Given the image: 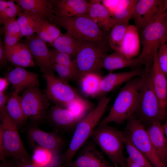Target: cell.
<instances>
[{
	"label": "cell",
	"instance_id": "cell-7",
	"mask_svg": "<svg viewBox=\"0 0 167 167\" xmlns=\"http://www.w3.org/2000/svg\"><path fill=\"white\" fill-rule=\"evenodd\" d=\"M89 138L100 147L113 165H120L126 161L122 132L108 124L98 125Z\"/></svg>",
	"mask_w": 167,
	"mask_h": 167
},
{
	"label": "cell",
	"instance_id": "cell-48",
	"mask_svg": "<svg viewBox=\"0 0 167 167\" xmlns=\"http://www.w3.org/2000/svg\"><path fill=\"white\" fill-rule=\"evenodd\" d=\"M126 161L128 167H140L133 162L128 157L126 158Z\"/></svg>",
	"mask_w": 167,
	"mask_h": 167
},
{
	"label": "cell",
	"instance_id": "cell-28",
	"mask_svg": "<svg viewBox=\"0 0 167 167\" xmlns=\"http://www.w3.org/2000/svg\"><path fill=\"white\" fill-rule=\"evenodd\" d=\"M19 92L14 91L8 101L6 105L7 113L17 125L21 128L28 119L25 114L21 104V97Z\"/></svg>",
	"mask_w": 167,
	"mask_h": 167
},
{
	"label": "cell",
	"instance_id": "cell-12",
	"mask_svg": "<svg viewBox=\"0 0 167 167\" xmlns=\"http://www.w3.org/2000/svg\"><path fill=\"white\" fill-rule=\"evenodd\" d=\"M97 145L91 139H88L79 150L77 158L65 163V167H114L105 158Z\"/></svg>",
	"mask_w": 167,
	"mask_h": 167
},
{
	"label": "cell",
	"instance_id": "cell-47",
	"mask_svg": "<svg viewBox=\"0 0 167 167\" xmlns=\"http://www.w3.org/2000/svg\"><path fill=\"white\" fill-rule=\"evenodd\" d=\"M0 167H17L14 161V162L7 161L6 159L2 161Z\"/></svg>",
	"mask_w": 167,
	"mask_h": 167
},
{
	"label": "cell",
	"instance_id": "cell-39",
	"mask_svg": "<svg viewBox=\"0 0 167 167\" xmlns=\"http://www.w3.org/2000/svg\"><path fill=\"white\" fill-rule=\"evenodd\" d=\"M49 52L52 63L68 67L78 71L75 60H72L70 55L56 49L49 50Z\"/></svg>",
	"mask_w": 167,
	"mask_h": 167
},
{
	"label": "cell",
	"instance_id": "cell-22",
	"mask_svg": "<svg viewBox=\"0 0 167 167\" xmlns=\"http://www.w3.org/2000/svg\"><path fill=\"white\" fill-rule=\"evenodd\" d=\"M156 155L166 166L167 155V139L163 126L159 121L153 122L146 130Z\"/></svg>",
	"mask_w": 167,
	"mask_h": 167
},
{
	"label": "cell",
	"instance_id": "cell-30",
	"mask_svg": "<svg viewBox=\"0 0 167 167\" xmlns=\"http://www.w3.org/2000/svg\"><path fill=\"white\" fill-rule=\"evenodd\" d=\"M35 32L45 42L52 44L62 33L58 27L55 24L39 19L36 23Z\"/></svg>",
	"mask_w": 167,
	"mask_h": 167
},
{
	"label": "cell",
	"instance_id": "cell-38",
	"mask_svg": "<svg viewBox=\"0 0 167 167\" xmlns=\"http://www.w3.org/2000/svg\"><path fill=\"white\" fill-rule=\"evenodd\" d=\"M92 107L90 103L81 97L70 102L65 108L69 110L79 122L92 110H91Z\"/></svg>",
	"mask_w": 167,
	"mask_h": 167
},
{
	"label": "cell",
	"instance_id": "cell-29",
	"mask_svg": "<svg viewBox=\"0 0 167 167\" xmlns=\"http://www.w3.org/2000/svg\"><path fill=\"white\" fill-rule=\"evenodd\" d=\"M81 41L67 32L61 34L49 45L57 51L76 57Z\"/></svg>",
	"mask_w": 167,
	"mask_h": 167
},
{
	"label": "cell",
	"instance_id": "cell-24",
	"mask_svg": "<svg viewBox=\"0 0 167 167\" xmlns=\"http://www.w3.org/2000/svg\"><path fill=\"white\" fill-rule=\"evenodd\" d=\"M32 163L38 167H61L64 162L60 152L36 147L34 148Z\"/></svg>",
	"mask_w": 167,
	"mask_h": 167
},
{
	"label": "cell",
	"instance_id": "cell-8",
	"mask_svg": "<svg viewBox=\"0 0 167 167\" xmlns=\"http://www.w3.org/2000/svg\"><path fill=\"white\" fill-rule=\"evenodd\" d=\"M109 47V43L80 42L75 60L79 73L78 81L88 74L98 73L102 68L103 59Z\"/></svg>",
	"mask_w": 167,
	"mask_h": 167
},
{
	"label": "cell",
	"instance_id": "cell-43",
	"mask_svg": "<svg viewBox=\"0 0 167 167\" xmlns=\"http://www.w3.org/2000/svg\"><path fill=\"white\" fill-rule=\"evenodd\" d=\"M7 60L6 48L4 42L0 39V66L5 67L7 65Z\"/></svg>",
	"mask_w": 167,
	"mask_h": 167
},
{
	"label": "cell",
	"instance_id": "cell-44",
	"mask_svg": "<svg viewBox=\"0 0 167 167\" xmlns=\"http://www.w3.org/2000/svg\"><path fill=\"white\" fill-rule=\"evenodd\" d=\"M10 97L9 96L4 92H0V110H2L6 105Z\"/></svg>",
	"mask_w": 167,
	"mask_h": 167
},
{
	"label": "cell",
	"instance_id": "cell-42",
	"mask_svg": "<svg viewBox=\"0 0 167 167\" xmlns=\"http://www.w3.org/2000/svg\"><path fill=\"white\" fill-rule=\"evenodd\" d=\"M122 0H102V4L109 11L111 16L118 9Z\"/></svg>",
	"mask_w": 167,
	"mask_h": 167
},
{
	"label": "cell",
	"instance_id": "cell-21",
	"mask_svg": "<svg viewBox=\"0 0 167 167\" xmlns=\"http://www.w3.org/2000/svg\"><path fill=\"white\" fill-rule=\"evenodd\" d=\"M157 53L154 55L152 67L153 83L161 109L165 115L167 107V80L159 66Z\"/></svg>",
	"mask_w": 167,
	"mask_h": 167
},
{
	"label": "cell",
	"instance_id": "cell-32",
	"mask_svg": "<svg viewBox=\"0 0 167 167\" xmlns=\"http://www.w3.org/2000/svg\"><path fill=\"white\" fill-rule=\"evenodd\" d=\"M98 73L88 74L79 81L81 90L86 96L95 98L98 93L102 78Z\"/></svg>",
	"mask_w": 167,
	"mask_h": 167
},
{
	"label": "cell",
	"instance_id": "cell-15",
	"mask_svg": "<svg viewBox=\"0 0 167 167\" xmlns=\"http://www.w3.org/2000/svg\"><path fill=\"white\" fill-rule=\"evenodd\" d=\"M24 41L32 53L35 64L43 75H55L49 50L45 42L37 34L29 39H25Z\"/></svg>",
	"mask_w": 167,
	"mask_h": 167
},
{
	"label": "cell",
	"instance_id": "cell-41",
	"mask_svg": "<svg viewBox=\"0 0 167 167\" xmlns=\"http://www.w3.org/2000/svg\"><path fill=\"white\" fill-rule=\"evenodd\" d=\"M157 59L159 66L167 80V45H162L157 53Z\"/></svg>",
	"mask_w": 167,
	"mask_h": 167
},
{
	"label": "cell",
	"instance_id": "cell-5",
	"mask_svg": "<svg viewBox=\"0 0 167 167\" xmlns=\"http://www.w3.org/2000/svg\"><path fill=\"white\" fill-rule=\"evenodd\" d=\"M140 75V99L138 109L139 118L142 123L148 126L154 122H160L165 115L163 113L154 88L152 71V65L144 66Z\"/></svg>",
	"mask_w": 167,
	"mask_h": 167
},
{
	"label": "cell",
	"instance_id": "cell-19",
	"mask_svg": "<svg viewBox=\"0 0 167 167\" xmlns=\"http://www.w3.org/2000/svg\"><path fill=\"white\" fill-rule=\"evenodd\" d=\"M6 78L19 93L25 88L40 85L38 75L22 67H15L8 73Z\"/></svg>",
	"mask_w": 167,
	"mask_h": 167
},
{
	"label": "cell",
	"instance_id": "cell-10",
	"mask_svg": "<svg viewBox=\"0 0 167 167\" xmlns=\"http://www.w3.org/2000/svg\"><path fill=\"white\" fill-rule=\"evenodd\" d=\"M127 132L133 145L148 159L154 167H166L155 152L147 130L141 121L134 116L126 120Z\"/></svg>",
	"mask_w": 167,
	"mask_h": 167
},
{
	"label": "cell",
	"instance_id": "cell-17",
	"mask_svg": "<svg viewBox=\"0 0 167 167\" xmlns=\"http://www.w3.org/2000/svg\"><path fill=\"white\" fill-rule=\"evenodd\" d=\"M143 69L138 67L130 71L109 73L102 76L99 90L95 98L100 99L106 96L122 84L140 75L143 72Z\"/></svg>",
	"mask_w": 167,
	"mask_h": 167
},
{
	"label": "cell",
	"instance_id": "cell-13",
	"mask_svg": "<svg viewBox=\"0 0 167 167\" xmlns=\"http://www.w3.org/2000/svg\"><path fill=\"white\" fill-rule=\"evenodd\" d=\"M163 0H137L133 17L139 31L151 24L163 12Z\"/></svg>",
	"mask_w": 167,
	"mask_h": 167
},
{
	"label": "cell",
	"instance_id": "cell-26",
	"mask_svg": "<svg viewBox=\"0 0 167 167\" xmlns=\"http://www.w3.org/2000/svg\"><path fill=\"white\" fill-rule=\"evenodd\" d=\"M100 1L91 0L88 2L87 15L101 29L109 32L111 17L107 9Z\"/></svg>",
	"mask_w": 167,
	"mask_h": 167
},
{
	"label": "cell",
	"instance_id": "cell-34",
	"mask_svg": "<svg viewBox=\"0 0 167 167\" xmlns=\"http://www.w3.org/2000/svg\"><path fill=\"white\" fill-rule=\"evenodd\" d=\"M18 17L17 22L23 36L27 39L34 36L36 25L40 19L23 11L19 13Z\"/></svg>",
	"mask_w": 167,
	"mask_h": 167
},
{
	"label": "cell",
	"instance_id": "cell-1",
	"mask_svg": "<svg viewBox=\"0 0 167 167\" xmlns=\"http://www.w3.org/2000/svg\"><path fill=\"white\" fill-rule=\"evenodd\" d=\"M140 75L128 81L121 88L108 114L98 125L112 122L121 124L136 113L139 103Z\"/></svg>",
	"mask_w": 167,
	"mask_h": 167
},
{
	"label": "cell",
	"instance_id": "cell-11",
	"mask_svg": "<svg viewBox=\"0 0 167 167\" xmlns=\"http://www.w3.org/2000/svg\"><path fill=\"white\" fill-rule=\"evenodd\" d=\"M46 82L45 93L55 105L65 108L71 101L81 97L68 84L55 75H43Z\"/></svg>",
	"mask_w": 167,
	"mask_h": 167
},
{
	"label": "cell",
	"instance_id": "cell-2",
	"mask_svg": "<svg viewBox=\"0 0 167 167\" xmlns=\"http://www.w3.org/2000/svg\"><path fill=\"white\" fill-rule=\"evenodd\" d=\"M0 159L11 157L14 160L32 163V157L26 150L17 125L8 114L6 106L0 110Z\"/></svg>",
	"mask_w": 167,
	"mask_h": 167
},
{
	"label": "cell",
	"instance_id": "cell-46",
	"mask_svg": "<svg viewBox=\"0 0 167 167\" xmlns=\"http://www.w3.org/2000/svg\"><path fill=\"white\" fill-rule=\"evenodd\" d=\"M14 162L17 167H38L32 163H24L18 160H14Z\"/></svg>",
	"mask_w": 167,
	"mask_h": 167
},
{
	"label": "cell",
	"instance_id": "cell-25",
	"mask_svg": "<svg viewBox=\"0 0 167 167\" xmlns=\"http://www.w3.org/2000/svg\"><path fill=\"white\" fill-rule=\"evenodd\" d=\"M142 65H144L143 62L138 57L127 58L120 53L115 51L110 54H105L102 62V68L109 73L117 69L139 67Z\"/></svg>",
	"mask_w": 167,
	"mask_h": 167
},
{
	"label": "cell",
	"instance_id": "cell-49",
	"mask_svg": "<svg viewBox=\"0 0 167 167\" xmlns=\"http://www.w3.org/2000/svg\"><path fill=\"white\" fill-rule=\"evenodd\" d=\"M167 10V0H163V12Z\"/></svg>",
	"mask_w": 167,
	"mask_h": 167
},
{
	"label": "cell",
	"instance_id": "cell-40",
	"mask_svg": "<svg viewBox=\"0 0 167 167\" xmlns=\"http://www.w3.org/2000/svg\"><path fill=\"white\" fill-rule=\"evenodd\" d=\"M52 65L54 71L58 75V77L63 81L68 83L75 79L78 80L79 75L77 71L56 63H52Z\"/></svg>",
	"mask_w": 167,
	"mask_h": 167
},
{
	"label": "cell",
	"instance_id": "cell-6",
	"mask_svg": "<svg viewBox=\"0 0 167 167\" xmlns=\"http://www.w3.org/2000/svg\"><path fill=\"white\" fill-rule=\"evenodd\" d=\"M139 32L142 49L138 57L144 66L152 65L154 55L167 41V10Z\"/></svg>",
	"mask_w": 167,
	"mask_h": 167
},
{
	"label": "cell",
	"instance_id": "cell-50",
	"mask_svg": "<svg viewBox=\"0 0 167 167\" xmlns=\"http://www.w3.org/2000/svg\"><path fill=\"white\" fill-rule=\"evenodd\" d=\"M163 127L165 134L167 137V121L164 126H163Z\"/></svg>",
	"mask_w": 167,
	"mask_h": 167
},
{
	"label": "cell",
	"instance_id": "cell-16",
	"mask_svg": "<svg viewBox=\"0 0 167 167\" xmlns=\"http://www.w3.org/2000/svg\"><path fill=\"white\" fill-rule=\"evenodd\" d=\"M47 120L56 132L74 131L79 122L68 109L56 105L49 109Z\"/></svg>",
	"mask_w": 167,
	"mask_h": 167
},
{
	"label": "cell",
	"instance_id": "cell-4",
	"mask_svg": "<svg viewBox=\"0 0 167 167\" xmlns=\"http://www.w3.org/2000/svg\"><path fill=\"white\" fill-rule=\"evenodd\" d=\"M51 23L65 29L79 41L109 43V32L101 29L87 15L70 17L55 15Z\"/></svg>",
	"mask_w": 167,
	"mask_h": 167
},
{
	"label": "cell",
	"instance_id": "cell-27",
	"mask_svg": "<svg viewBox=\"0 0 167 167\" xmlns=\"http://www.w3.org/2000/svg\"><path fill=\"white\" fill-rule=\"evenodd\" d=\"M140 40L139 31L135 25H129L119 53L127 58H133L139 51Z\"/></svg>",
	"mask_w": 167,
	"mask_h": 167
},
{
	"label": "cell",
	"instance_id": "cell-9",
	"mask_svg": "<svg viewBox=\"0 0 167 167\" xmlns=\"http://www.w3.org/2000/svg\"><path fill=\"white\" fill-rule=\"evenodd\" d=\"M24 112L32 125L37 126L47 120L50 101L37 86L29 87L21 96Z\"/></svg>",
	"mask_w": 167,
	"mask_h": 167
},
{
	"label": "cell",
	"instance_id": "cell-33",
	"mask_svg": "<svg viewBox=\"0 0 167 167\" xmlns=\"http://www.w3.org/2000/svg\"><path fill=\"white\" fill-rule=\"evenodd\" d=\"M4 43L7 51L19 42L23 36L16 19L4 24Z\"/></svg>",
	"mask_w": 167,
	"mask_h": 167
},
{
	"label": "cell",
	"instance_id": "cell-3",
	"mask_svg": "<svg viewBox=\"0 0 167 167\" xmlns=\"http://www.w3.org/2000/svg\"><path fill=\"white\" fill-rule=\"evenodd\" d=\"M111 97L105 96L100 99L96 107L78 123L69 147L62 155L64 163L72 161L75 154L90 138L105 112Z\"/></svg>",
	"mask_w": 167,
	"mask_h": 167
},
{
	"label": "cell",
	"instance_id": "cell-31",
	"mask_svg": "<svg viewBox=\"0 0 167 167\" xmlns=\"http://www.w3.org/2000/svg\"><path fill=\"white\" fill-rule=\"evenodd\" d=\"M137 1H122L118 9L111 16V29L117 24L129 22L130 19L133 17Z\"/></svg>",
	"mask_w": 167,
	"mask_h": 167
},
{
	"label": "cell",
	"instance_id": "cell-37",
	"mask_svg": "<svg viewBox=\"0 0 167 167\" xmlns=\"http://www.w3.org/2000/svg\"><path fill=\"white\" fill-rule=\"evenodd\" d=\"M129 22L120 23L113 26L109 33L108 41L109 45L115 52H119Z\"/></svg>",
	"mask_w": 167,
	"mask_h": 167
},
{
	"label": "cell",
	"instance_id": "cell-35",
	"mask_svg": "<svg viewBox=\"0 0 167 167\" xmlns=\"http://www.w3.org/2000/svg\"><path fill=\"white\" fill-rule=\"evenodd\" d=\"M13 0H0V23L4 25L16 19L22 11L20 6Z\"/></svg>",
	"mask_w": 167,
	"mask_h": 167
},
{
	"label": "cell",
	"instance_id": "cell-52",
	"mask_svg": "<svg viewBox=\"0 0 167 167\" xmlns=\"http://www.w3.org/2000/svg\"><path fill=\"white\" fill-rule=\"evenodd\" d=\"M166 166L167 167V155L166 161Z\"/></svg>",
	"mask_w": 167,
	"mask_h": 167
},
{
	"label": "cell",
	"instance_id": "cell-20",
	"mask_svg": "<svg viewBox=\"0 0 167 167\" xmlns=\"http://www.w3.org/2000/svg\"><path fill=\"white\" fill-rule=\"evenodd\" d=\"M13 1L20 6L22 11L49 23H51L55 15L49 0H14Z\"/></svg>",
	"mask_w": 167,
	"mask_h": 167
},
{
	"label": "cell",
	"instance_id": "cell-23",
	"mask_svg": "<svg viewBox=\"0 0 167 167\" xmlns=\"http://www.w3.org/2000/svg\"><path fill=\"white\" fill-rule=\"evenodd\" d=\"M6 52L7 60L15 67H35L32 53L24 42H19Z\"/></svg>",
	"mask_w": 167,
	"mask_h": 167
},
{
	"label": "cell",
	"instance_id": "cell-18",
	"mask_svg": "<svg viewBox=\"0 0 167 167\" xmlns=\"http://www.w3.org/2000/svg\"><path fill=\"white\" fill-rule=\"evenodd\" d=\"M54 15L70 17L87 14L88 2L85 0H49Z\"/></svg>",
	"mask_w": 167,
	"mask_h": 167
},
{
	"label": "cell",
	"instance_id": "cell-36",
	"mask_svg": "<svg viewBox=\"0 0 167 167\" xmlns=\"http://www.w3.org/2000/svg\"><path fill=\"white\" fill-rule=\"evenodd\" d=\"M123 134L125 146L129 158L140 167H154L147 158L133 145L128 136L125 133Z\"/></svg>",
	"mask_w": 167,
	"mask_h": 167
},
{
	"label": "cell",
	"instance_id": "cell-45",
	"mask_svg": "<svg viewBox=\"0 0 167 167\" xmlns=\"http://www.w3.org/2000/svg\"><path fill=\"white\" fill-rule=\"evenodd\" d=\"M9 82L6 78H0V92H3L9 84Z\"/></svg>",
	"mask_w": 167,
	"mask_h": 167
},
{
	"label": "cell",
	"instance_id": "cell-51",
	"mask_svg": "<svg viewBox=\"0 0 167 167\" xmlns=\"http://www.w3.org/2000/svg\"><path fill=\"white\" fill-rule=\"evenodd\" d=\"M114 167H128L126 161L120 165H114Z\"/></svg>",
	"mask_w": 167,
	"mask_h": 167
},
{
	"label": "cell",
	"instance_id": "cell-14",
	"mask_svg": "<svg viewBox=\"0 0 167 167\" xmlns=\"http://www.w3.org/2000/svg\"><path fill=\"white\" fill-rule=\"evenodd\" d=\"M56 132H48L39 129L37 126L32 125L27 131L29 141L33 148L41 147L60 152L64 144L63 138Z\"/></svg>",
	"mask_w": 167,
	"mask_h": 167
}]
</instances>
